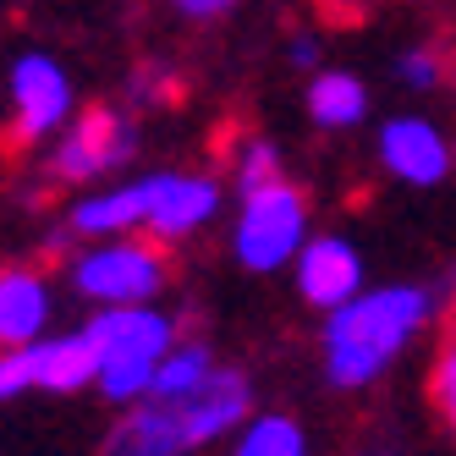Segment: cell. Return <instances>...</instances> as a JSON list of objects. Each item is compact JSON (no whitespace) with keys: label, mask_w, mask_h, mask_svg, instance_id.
I'll list each match as a JSON object with an SVG mask.
<instances>
[{"label":"cell","mask_w":456,"mask_h":456,"mask_svg":"<svg viewBox=\"0 0 456 456\" xmlns=\"http://www.w3.org/2000/svg\"><path fill=\"white\" fill-rule=\"evenodd\" d=\"M192 451H199V435H192L187 402H166V396L133 402L105 440V456H192Z\"/></svg>","instance_id":"10"},{"label":"cell","mask_w":456,"mask_h":456,"mask_svg":"<svg viewBox=\"0 0 456 456\" xmlns=\"http://www.w3.org/2000/svg\"><path fill=\"white\" fill-rule=\"evenodd\" d=\"M429 390H435V407H440V418L451 423V435H456V341H445V346H440V357H435V374H429Z\"/></svg>","instance_id":"20"},{"label":"cell","mask_w":456,"mask_h":456,"mask_svg":"<svg viewBox=\"0 0 456 456\" xmlns=\"http://www.w3.org/2000/svg\"><path fill=\"white\" fill-rule=\"evenodd\" d=\"M237 192H253V187H270V182H281L286 176V159H281V149L270 143V138H248L242 149H237Z\"/></svg>","instance_id":"18"},{"label":"cell","mask_w":456,"mask_h":456,"mask_svg":"<svg viewBox=\"0 0 456 456\" xmlns=\"http://www.w3.org/2000/svg\"><path fill=\"white\" fill-rule=\"evenodd\" d=\"M171 6L182 12V17H192V22H215V17H225L237 6V0H171Z\"/></svg>","instance_id":"21"},{"label":"cell","mask_w":456,"mask_h":456,"mask_svg":"<svg viewBox=\"0 0 456 456\" xmlns=\"http://www.w3.org/2000/svg\"><path fill=\"white\" fill-rule=\"evenodd\" d=\"M83 330L100 346V396L105 402H143L159 363L176 346V319L154 303L100 308Z\"/></svg>","instance_id":"2"},{"label":"cell","mask_w":456,"mask_h":456,"mask_svg":"<svg viewBox=\"0 0 456 456\" xmlns=\"http://www.w3.org/2000/svg\"><path fill=\"white\" fill-rule=\"evenodd\" d=\"M6 100H12V126L6 143L12 149H39L45 138H61V126L77 116V94L72 72L45 50H22L6 72Z\"/></svg>","instance_id":"7"},{"label":"cell","mask_w":456,"mask_h":456,"mask_svg":"<svg viewBox=\"0 0 456 456\" xmlns=\"http://www.w3.org/2000/svg\"><path fill=\"white\" fill-rule=\"evenodd\" d=\"M72 291L94 308H126V303H154L171 286V253L159 237H100L83 253H72Z\"/></svg>","instance_id":"3"},{"label":"cell","mask_w":456,"mask_h":456,"mask_svg":"<svg viewBox=\"0 0 456 456\" xmlns=\"http://www.w3.org/2000/svg\"><path fill=\"white\" fill-rule=\"evenodd\" d=\"M291 281H297V297L319 314H336L341 303H352L363 291V253H357L346 237L324 232V237H308L297 265H291Z\"/></svg>","instance_id":"11"},{"label":"cell","mask_w":456,"mask_h":456,"mask_svg":"<svg viewBox=\"0 0 456 456\" xmlns=\"http://www.w3.org/2000/svg\"><path fill=\"white\" fill-rule=\"evenodd\" d=\"M435 314V291L418 281H390V286H363L352 303L336 314H324L319 330V357H324V379L336 390H363L390 363L418 341V330Z\"/></svg>","instance_id":"1"},{"label":"cell","mask_w":456,"mask_h":456,"mask_svg":"<svg viewBox=\"0 0 456 456\" xmlns=\"http://www.w3.org/2000/svg\"><path fill=\"white\" fill-rule=\"evenodd\" d=\"M286 61H291L297 72H319V45H314L308 34H297V39L286 45Z\"/></svg>","instance_id":"22"},{"label":"cell","mask_w":456,"mask_h":456,"mask_svg":"<svg viewBox=\"0 0 456 456\" xmlns=\"http://www.w3.org/2000/svg\"><path fill=\"white\" fill-rule=\"evenodd\" d=\"M187 402V418H192V435H199V445L209 440H225V435H237L242 423L253 418V379L242 369H215Z\"/></svg>","instance_id":"12"},{"label":"cell","mask_w":456,"mask_h":456,"mask_svg":"<svg viewBox=\"0 0 456 456\" xmlns=\"http://www.w3.org/2000/svg\"><path fill=\"white\" fill-rule=\"evenodd\" d=\"M232 456H308V429L291 412H253L232 435Z\"/></svg>","instance_id":"16"},{"label":"cell","mask_w":456,"mask_h":456,"mask_svg":"<svg viewBox=\"0 0 456 456\" xmlns=\"http://www.w3.org/2000/svg\"><path fill=\"white\" fill-rule=\"evenodd\" d=\"M50 281L28 265H6L0 270V346H28L50 336Z\"/></svg>","instance_id":"13"},{"label":"cell","mask_w":456,"mask_h":456,"mask_svg":"<svg viewBox=\"0 0 456 456\" xmlns=\"http://www.w3.org/2000/svg\"><path fill=\"white\" fill-rule=\"evenodd\" d=\"M374 154H379V166L407 187H440L451 176V159H456L451 138L429 116H390L374 138Z\"/></svg>","instance_id":"9"},{"label":"cell","mask_w":456,"mask_h":456,"mask_svg":"<svg viewBox=\"0 0 456 456\" xmlns=\"http://www.w3.org/2000/svg\"><path fill=\"white\" fill-rule=\"evenodd\" d=\"M396 77H402L407 88H418V94H435V88L445 83V61H440V50L418 45V50H407V55L396 61Z\"/></svg>","instance_id":"19"},{"label":"cell","mask_w":456,"mask_h":456,"mask_svg":"<svg viewBox=\"0 0 456 456\" xmlns=\"http://www.w3.org/2000/svg\"><path fill=\"white\" fill-rule=\"evenodd\" d=\"M138 154V126L126 121L116 105H88L77 110L61 138L45 154V176L61 187H88V182H110L116 171L133 166Z\"/></svg>","instance_id":"5"},{"label":"cell","mask_w":456,"mask_h":456,"mask_svg":"<svg viewBox=\"0 0 456 456\" xmlns=\"http://www.w3.org/2000/svg\"><path fill=\"white\" fill-rule=\"evenodd\" d=\"M215 369H220V363H215L209 341H176V346H171V357L159 363V374H154V385H149V396L182 402V396H192V390H199Z\"/></svg>","instance_id":"17"},{"label":"cell","mask_w":456,"mask_h":456,"mask_svg":"<svg viewBox=\"0 0 456 456\" xmlns=\"http://www.w3.org/2000/svg\"><path fill=\"white\" fill-rule=\"evenodd\" d=\"M303 105H308L314 126H324V133H346V126H363V116H369V88H363V77H352V72L319 67V72H308Z\"/></svg>","instance_id":"15"},{"label":"cell","mask_w":456,"mask_h":456,"mask_svg":"<svg viewBox=\"0 0 456 456\" xmlns=\"http://www.w3.org/2000/svg\"><path fill=\"white\" fill-rule=\"evenodd\" d=\"M143 182V232L159 242H187L220 215V182L209 171H149Z\"/></svg>","instance_id":"8"},{"label":"cell","mask_w":456,"mask_h":456,"mask_svg":"<svg viewBox=\"0 0 456 456\" xmlns=\"http://www.w3.org/2000/svg\"><path fill=\"white\" fill-rule=\"evenodd\" d=\"M308 192L297 182H270V187H253L242 192L237 204V225H232V258L248 275H275L291 270L297 253L308 242Z\"/></svg>","instance_id":"4"},{"label":"cell","mask_w":456,"mask_h":456,"mask_svg":"<svg viewBox=\"0 0 456 456\" xmlns=\"http://www.w3.org/2000/svg\"><path fill=\"white\" fill-rule=\"evenodd\" d=\"M88 385H100V346H94L88 330H61L28 346H0V402H17L28 390L77 396Z\"/></svg>","instance_id":"6"},{"label":"cell","mask_w":456,"mask_h":456,"mask_svg":"<svg viewBox=\"0 0 456 456\" xmlns=\"http://www.w3.org/2000/svg\"><path fill=\"white\" fill-rule=\"evenodd\" d=\"M67 232L83 237V242L143 232V182H116V187L83 192V199L67 209Z\"/></svg>","instance_id":"14"}]
</instances>
